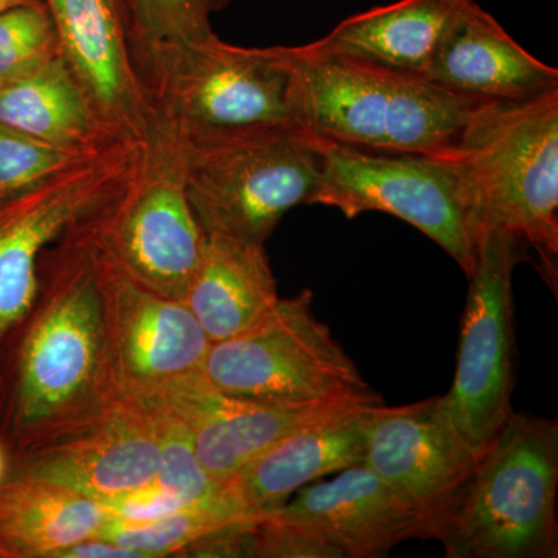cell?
Here are the masks:
<instances>
[{"label":"cell","mask_w":558,"mask_h":558,"mask_svg":"<svg viewBox=\"0 0 558 558\" xmlns=\"http://www.w3.org/2000/svg\"><path fill=\"white\" fill-rule=\"evenodd\" d=\"M153 396L185 422L202 468L219 486L296 429L343 407L363 403L282 407L248 402L218 391L202 373Z\"/></svg>","instance_id":"cell-17"},{"label":"cell","mask_w":558,"mask_h":558,"mask_svg":"<svg viewBox=\"0 0 558 558\" xmlns=\"http://www.w3.org/2000/svg\"><path fill=\"white\" fill-rule=\"evenodd\" d=\"M61 57L117 138L140 142L150 89L140 70L130 0H44Z\"/></svg>","instance_id":"cell-14"},{"label":"cell","mask_w":558,"mask_h":558,"mask_svg":"<svg viewBox=\"0 0 558 558\" xmlns=\"http://www.w3.org/2000/svg\"><path fill=\"white\" fill-rule=\"evenodd\" d=\"M248 520L219 494L215 501L189 506L142 523L112 521L105 538L142 550L149 558L182 557L183 550L194 543Z\"/></svg>","instance_id":"cell-24"},{"label":"cell","mask_w":558,"mask_h":558,"mask_svg":"<svg viewBox=\"0 0 558 558\" xmlns=\"http://www.w3.org/2000/svg\"><path fill=\"white\" fill-rule=\"evenodd\" d=\"M186 154L185 121L150 90L131 179L92 216L98 244L124 274L153 292L182 301L205 241L190 205Z\"/></svg>","instance_id":"cell-5"},{"label":"cell","mask_w":558,"mask_h":558,"mask_svg":"<svg viewBox=\"0 0 558 558\" xmlns=\"http://www.w3.org/2000/svg\"><path fill=\"white\" fill-rule=\"evenodd\" d=\"M424 78L457 94L517 101L558 89V70L532 57L475 0H462Z\"/></svg>","instance_id":"cell-19"},{"label":"cell","mask_w":558,"mask_h":558,"mask_svg":"<svg viewBox=\"0 0 558 558\" xmlns=\"http://www.w3.org/2000/svg\"><path fill=\"white\" fill-rule=\"evenodd\" d=\"M558 424L513 411L446 505L425 520L424 539L449 558L558 556Z\"/></svg>","instance_id":"cell-3"},{"label":"cell","mask_w":558,"mask_h":558,"mask_svg":"<svg viewBox=\"0 0 558 558\" xmlns=\"http://www.w3.org/2000/svg\"><path fill=\"white\" fill-rule=\"evenodd\" d=\"M478 458L454 427L442 396L409 405L376 403L371 410L362 464L425 520L446 505Z\"/></svg>","instance_id":"cell-15"},{"label":"cell","mask_w":558,"mask_h":558,"mask_svg":"<svg viewBox=\"0 0 558 558\" xmlns=\"http://www.w3.org/2000/svg\"><path fill=\"white\" fill-rule=\"evenodd\" d=\"M284 53L293 124L354 148L435 156L487 101L369 62Z\"/></svg>","instance_id":"cell-2"},{"label":"cell","mask_w":558,"mask_h":558,"mask_svg":"<svg viewBox=\"0 0 558 558\" xmlns=\"http://www.w3.org/2000/svg\"><path fill=\"white\" fill-rule=\"evenodd\" d=\"M90 218L44 252L35 301L0 355V444L10 454L89 428L120 399Z\"/></svg>","instance_id":"cell-1"},{"label":"cell","mask_w":558,"mask_h":558,"mask_svg":"<svg viewBox=\"0 0 558 558\" xmlns=\"http://www.w3.org/2000/svg\"><path fill=\"white\" fill-rule=\"evenodd\" d=\"M462 0H399L349 16L306 46L303 57H339L425 76L433 53Z\"/></svg>","instance_id":"cell-20"},{"label":"cell","mask_w":558,"mask_h":558,"mask_svg":"<svg viewBox=\"0 0 558 558\" xmlns=\"http://www.w3.org/2000/svg\"><path fill=\"white\" fill-rule=\"evenodd\" d=\"M457 168L481 226L534 250L554 292L558 279V89L483 101L453 143L435 154Z\"/></svg>","instance_id":"cell-4"},{"label":"cell","mask_w":558,"mask_h":558,"mask_svg":"<svg viewBox=\"0 0 558 558\" xmlns=\"http://www.w3.org/2000/svg\"><path fill=\"white\" fill-rule=\"evenodd\" d=\"M279 299L266 245L205 234L183 303L211 343L245 332Z\"/></svg>","instance_id":"cell-21"},{"label":"cell","mask_w":558,"mask_h":558,"mask_svg":"<svg viewBox=\"0 0 558 558\" xmlns=\"http://www.w3.org/2000/svg\"><path fill=\"white\" fill-rule=\"evenodd\" d=\"M100 153H73L0 126V201L24 193Z\"/></svg>","instance_id":"cell-28"},{"label":"cell","mask_w":558,"mask_h":558,"mask_svg":"<svg viewBox=\"0 0 558 558\" xmlns=\"http://www.w3.org/2000/svg\"><path fill=\"white\" fill-rule=\"evenodd\" d=\"M227 3L229 0H130L140 70L161 47L215 36L209 16Z\"/></svg>","instance_id":"cell-26"},{"label":"cell","mask_w":558,"mask_h":558,"mask_svg":"<svg viewBox=\"0 0 558 558\" xmlns=\"http://www.w3.org/2000/svg\"><path fill=\"white\" fill-rule=\"evenodd\" d=\"M109 506L50 481L9 473L0 484V550L5 558H57L86 539L105 537Z\"/></svg>","instance_id":"cell-22"},{"label":"cell","mask_w":558,"mask_h":558,"mask_svg":"<svg viewBox=\"0 0 558 558\" xmlns=\"http://www.w3.org/2000/svg\"><path fill=\"white\" fill-rule=\"evenodd\" d=\"M10 470V453L5 447L0 444V484L7 480Z\"/></svg>","instance_id":"cell-30"},{"label":"cell","mask_w":558,"mask_h":558,"mask_svg":"<svg viewBox=\"0 0 558 558\" xmlns=\"http://www.w3.org/2000/svg\"><path fill=\"white\" fill-rule=\"evenodd\" d=\"M0 558H5V556H3L2 550H0Z\"/></svg>","instance_id":"cell-32"},{"label":"cell","mask_w":558,"mask_h":558,"mask_svg":"<svg viewBox=\"0 0 558 558\" xmlns=\"http://www.w3.org/2000/svg\"><path fill=\"white\" fill-rule=\"evenodd\" d=\"M61 54L49 7L32 0L0 11V86Z\"/></svg>","instance_id":"cell-27"},{"label":"cell","mask_w":558,"mask_h":558,"mask_svg":"<svg viewBox=\"0 0 558 558\" xmlns=\"http://www.w3.org/2000/svg\"><path fill=\"white\" fill-rule=\"evenodd\" d=\"M524 248L508 231L484 227L462 317L458 366L444 405L476 453L487 449L513 413L512 278Z\"/></svg>","instance_id":"cell-9"},{"label":"cell","mask_w":558,"mask_h":558,"mask_svg":"<svg viewBox=\"0 0 558 558\" xmlns=\"http://www.w3.org/2000/svg\"><path fill=\"white\" fill-rule=\"evenodd\" d=\"M32 2V0H0V11L9 10L11 7L21 5V3Z\"/></svg>","instance_id":"cell-31"},{"label":"cell","mask_w":558,"mask_h":558,"mask_svg":"<svg viewBox=\"0 0 558 558\" xmlns=\"http://www.w3.org/2000/svg\"><path fill=\"white\" fill-rule=\"evenodd\" d=\"M142 399L148 405L159 438L160 465L154 484L182 508L218 499L220 486L202 468L185 422L174 416L156 396Z\"/></svg>","instance_id":"cell-25"},{"label":"cell","mask_w":558,"mask_h":558,"mask_svg":"<svg viewBox=\"0 0 558 558\" xmlns=\"http://www.w3.org/2000/svg\"><path fill=\"white\" fill-rule=\"evenodd\" d=\"M57 558H149L142 550L126 548L105 537L86 539L62 550Z\"/></svg>","instance_id":"cell-29"},{"label":"cell","mask_w":558,"mask_h":558,"mask_svg":"<svg viewBox=\"0 0 558 558\" xmlns=\"http://www.w3.org/2000/svg\"><path fill=\"white\" fill-rule=\"evenodd\" d=\"M376 403H352L286 436L220 484V497L241 515L258 520L315 480L362 464Z\"/></svg>","instance_id":"cell-18"},{"label":"cell","mask_w":558,"mask_h":558,"mask_svg":"<svg viewBox=\"0 0 558 558\" xmlns=\"http://www.w3.org/2000/svg\"><path fill=\"white\" fill-rule=\"evenodd\" d=\"M137 149L138 142L113 143L0 201V355L35 301L44 252L119 196L131 179Z\"/></svg>","instance_id":"cell-11"},{"label":"cell","mask_w":558,"mask_h":558,"mask_svg":"<svg viewBox=\"0 0 558 558\" xmlns=\"http://www.w3.org/2000/svg\"><path fill=\"white\" fill-rule=\"evenodd\" d=\"M259 519L307 532L336 558L385 557L407 539H424L425 531V513L363 464L307 484Z\"/></svg>","instance_id":"cell-16"},{"label":"cell","mask_w":558,"mask_h":558,"mask_svg":"<svg viewBox=\"0 0 558 558\" xmlns=\"http://www.w3.org/2000/svg\"><path fill=\"white\" fill-rule=\"evenodd\" d=\"M312 303L310 289L279 299L245 332L209 344L205 379L231 398L267 405L380 402Z\"/></svg>","instance_id":"cell-7"},{"label":"cell","mask_w":558,"mask_h":558,"mask_svg":"<svg viewBox=\"0 0 558 558\" xmlns=\"http://www.w3.org/2000/svg\"><path fill=\"white\" fill-rule=\"evenodd\" d=\"M0 126L81 154L128 142L106 128L61 54L0 86Z\"/></svg>","instance_id":"cell-23"},{"label":"cell","mask_w":558,"mask_h":558,"mask_svg":"<svg viewBox=\"0 0 558 558\" xmlns=\"http://www.w3.org/2000/svg\"><path fill=\"white\" fill-rule=\"evenodd\" d=\"M100 264L110 371L119 398L157 395L202 373L211 341L190 307L138 284L101 247Z\"/></svg>","instance_id":"cell-12"},{"label":"cell","mask_w":558,"mask_h":558,"mask_svg":"<svg viewBox=\"0 0 558 558\" xmlns=\"http://www.w3.org/2000/svg\"><path fill=\"white\" fill-rule=\"evenodd\" d=\"M318 154L295 124L190 131L186 186L205 234L266 245L289 209L311 204Z\"/></svg>","instance_id":"cell-6"},{"label":"cell","mask_w":558,"mask_h":558,"mask_svg":"<svg viewBox=\"0 0 558 558\" xmlns=\"http://www.w3.org/2000/svg\"><path fill=\"white\" fill-rule=\"evenodd\" d=\"M190 131L293 124L284 47L247 49L218 38L167 46L142 68Z\"/></svg>","instance_id":"cell-10"},{"label":"cell","mask_w":558,"mask_h":558,"mask_svg":"<svg viewBox=\"0 0 558 558\" xmlns=\"http://www.w3.org/2000/svg\"><path fill=\"white\" fill-rule=\"evenodd\" d=\"M310 135L319 165L311 204L340 209L349 219L380 211L405 220L470 277L483 226L468 185L449 160L376 153Z\"/></svg>","instance_id":"cell-8"},{"label":"cell","mask_w":558,"mask_h":558,"mask_svg":"<svg viewBox=\"0 0 558 558\" xmlns=\"http://www.w3.org/2000/svg\"><path fill=\"white\" fill-rule=\"evenodd\" d=\"M160 447L142 398H120L89 428L40 449L10 454L9 473L50 481L110 506L156 481Z\"/></svg>","instance_id":"cell-13"}]
</instances>
